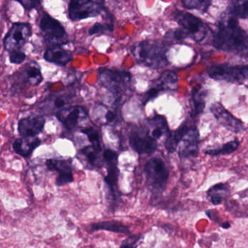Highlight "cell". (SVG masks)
<instances>
[{
  "label": "cell",
  "mask_w": 248,
  "mask_h": 248,
  "mask_svg": "<svg viewBox=\"0 0 248 248\" xmlns=\"http://www.w3.org/2000/svg\"><path fill=\"white\" fill-rule=\"evenodd\" d=\"M210 111L217 123L229 131L236 134H241L246 130L244 123L226 110L220 103L216 102L213 104L210 107Z\"/></svg>",
  "instance_id": "7c38bea8"
},
{
  "label": "cell",
  "mask_w": 248,
  "mask_h": 248,
  "mask_svg": "<svg viewBox=\"0 0 248 248\" xmlns=\"http://www.w3.org/2000/svg\"><path fill=\"white\" fill-rule=\"evenodd\" d=\"M212 0H181L184 6L187 9L197 10V11L205 12L210 4Z\"/></svg>",
  "instance_id": "f1b7e54d"
},
{
  "label": "cell",
  "mask_w": 248,
  "mask_h": 248,
  "mask_svg": "<svg viewBox=\"0 0 248 248\" xmlns=\"http://www.w3.org/2000/svg\"><path fill=\"white\" fill-rule=\"evenodd\" d=\"M132 54L140 64L152 68L166 66V47L156 41H143L135 45L131 49Z\"/></svg>",
  "instance_id": "7a4b0ae2"
},
{
  "label": "cell",
  "mask_w": 248,
  "mask_h": 248,
  "mask_svg": "<svg viewBox=\"0 0 248 248\" xmlns=\"http://www.w3.org/2000/svg\"><path fill=\"white\" fill-rule=\"evenodd\" d=\"M140 236H131L127 237L125 240L123 241L122 243L121 247L123 248H133L136 247L137 244L139 243V241L140 240Z\"/></svg>",
  "instance_id": "836d02e7"
},
{
  "label": "cell",
  "mask_w": 248,
  "mask_h": 248,
  "mask_svg": "<svg viewBox=\"0 0 248 248\" xmlns=\"http://www.w3.org/2000/svg\"><path fill=\"white\" fill-rule=\"evenodd\" d=\"M106 120L107 123H111L116 119V114L112 111H107L105 116Z\"/></svg>",
  "instance_id": "d590c367"
},
{
  "label": "cell",
  "mask_w": 248,
  "mask_h": 248,
  "mask_svg": "<svg viewBox=\"0 0 248 248\" xmlns=\"http://www.w3.org/2000/svg\"><path fill=\"white\" fill-rule=\"evenodd\" d=\"M114 30V25L113 24H100V23H95L89 30V35H95L98 33L104 32V31H112Z\"/></svg>",
  "instance_id": "4dcf8cb0"
},
{
  "label": "cell",
  "mask_w": 248,
  "mask_h": 248,
  "mask_svg": "<svg viewBox=\"0 0 248 248\" xmlns=\"http://www.w3.org/2000/svg\"><path fill=\"white\" fill-rule=\"evenodd\" d=\"M91 227L92 232L105 230L108 231V232H115V233H124V234L130 233V229H129L128 226L123 224L121 222L114 221V220L93 223L91 224Z\"/></svg>",
  "instance_id": "7402d4cb"
},
{
  "label": "cell",
  "mask_w": 248,
  "mask_h": 248,
  "mask_svg": "<svg viewBox=\"0 0 248 248\" xmlns=\"http://www.w3.org/2000/svg\"><path fill=\"white\" fill-rule=\"evenodd\" d=\"M81 132L88 137V140L91 142L92 146H93L98 150H102L101 142H100L99 133L96 129L93 127H85V128L82 129Z\"/></svg>",
  "instance_id": "f546056e"
},
{
  "label": "cell",
  "mask_w": 248,
  "mask_h": 248,
  "mask_svg": "<svg viewBox=\"0 0 248 248\" xmlns=\"http://www.w3.org/2000/svg\"><path fill=\"white\" fill-rule=\"evenodd\" d=\"M130 147L139 155H149L157 149V140L150 135L148 127L141 126L132 130L129 138Z\"/></svg>",
  "instance_id": "ba28073f"
},
{
  "label": "cell",
  "mask_w": 248,
  "mask_h": 248,
  "mask_svg": "<svg viewBox=\"0 0 248 248\" xmlns=\"http://www.w3.org/2000/svg\"><path fill=\"white\" fill-rule=\"evenodd\" d=\"M26 58L27 56L25 53L21 50L11 52V55H10V61L14 64H21L25 61Z\"/></svg>",
  "instance_id": "1f68e13d"
},
{
  "label": "cell",
  "mask_w": 248,
  "mask_h": 248,
  "mask_svg": "<svg viewBox=\"0 0 248 248\" xmlns=\"http://www.w3.org/2000/svg\"><path fill=\"white\" fill-rule=\"evenodd\" d=\"M178 78L176 74L172 71H165L155 82L154 88L159 92L165 91H173L177 88Z\"/></svg>",
  "instance_id": "ffe728a7"
},
{
  "label": "cell",
  "mask_w": 248,
  "mask_h": 248,
  "mask_svg": "<svg viewBox=\"0 0 248 248\" xmlns=\"http://www.w3.org/2000/svg\"><path fill=\"white\" fill-rule=\"evenodd\" d=\"M101 151L95 149L93 146H87L80 150L81 155L85 156L88 163L91 167L101 168L103 166V161L100 157V152Z\"/></svg>",
  "instance_id": "d4e9b609"
},
{
  "label": "cell",
  "mask_w": 248,
  "mask_h": 248,
  "mask_svg": "<svg viewBox=\"0 0 248 248\" xmlns=\"http://www.w3.org/2000/svg\"><path fill=\"white\" fill-rule=\"evenodd\" d=\"M98 82L101 86L117 95L120 100L123 93L130 88L131 75L127 72L108 69H100Z\"/></svg>",
  "instance_id": "277c9868"
},
{
  "label": "cell",
  "mask_w": 248,
  "mask_h": 248,
  "mask_svg": "<svg viewBox=\"0 0 248 248\" xmlns=\"http://www.w3.org/2000/svg\"><path fill=\"white\" fill-rule=\"evenodd\" d=\"M200 133L195 125H192L183 136L178 146V156L181 159L195 157L198 155Z\"/></svg>",
  "instance_id": "4fadbf2b"
},
{
  "label": "cell",
  "mask_w": 248,
  "mask_h": 248,
  "mask_svg": "<svg viewBox=\"0 0 248 248\" xmlns=\"http://www.w3.org/2000/svg\"><path fill=\"white\" fill-rule=\"evenodd\" d=\"M104 161L107 165V175L104 178L111 200L116 201L118 199V179L120 170L118 168V155L115 151L106 149L103 154Z\"/></svg>",
  "instance_id": "30bf717a"
},
{
  "label": "cell",
  "mask_w": 248,
  "mask_h": 248,
  "mask_svg": "<svg viewBox=\"0 0 248 248\" xmlns=\"http://www.w3.org/2000/svg\"><path fill=\"white\" fill-rule=\"evenodd\" d=\"M104 0H71L69 16L74 21L98 16L104 10Z\"/></svg>",
  "instance_id": "8992f818"
},
{
  "label": "cell",
  "mask_w": 248,
  "mask_h": 248,
  "mask_svg": "<svg viewBox=\"0 0 248 248\" xmlns=\"http://www.w3.org/2000/svg\"><path fill=\"white\" fill-rule=\"evenodd\" d=\"M20 138L13 143V149L16 153L23 157H30L37 147L41 145V140L38 138Z\"/></svg>",
  "instance_id": "ac0fdd59"
},
{
  "label": "cell",
  "mask_w": 248,
  "mask_h": 248,
  "mask_svg": "<svg viewBox=\"0 0 248 248\" xmlns=\"http://www.w3.org/2000/svg\"><path fill=\"white\" fill-rule=\"evenodd\" d=\"M213 45L216 48L226 53H241L248 48V35L239 27L237 18L231 11L220 18Z\"/></svg>",
  "instance_id": "6da1fadb"
},
{
  "label": "cell",
  "mask_w": 248,
  "mask_h": 248,
  "mask_svg": "<svg viewBox=\"0 0 248 248\" xmlns=\"http://www.w3.org/2000/svg\"><path fill=\"white\" fill-rule=\"evenodd\" d=\"M209 200L214 205H218L229 197L230 189L225 184H217L212 186L207 193Z\"/></svg>",
  "instance_id": "cb8c5ba5"
},
{
  "label": "cell",
  "mask_w": 248,
  "mask_h": 248,
  "mask_svg": "<svg viewBox=\"0 0 248 248\" xmlns=\"http://www.w3.org/2000/svg\"><path fill=\"white\" fill-rule=\"evenodd\" d=\"M68 97L59 96L54 101L55 107L57 108H62L68 104Z\"/></svg>",
  "instance_id": "e575fe53"
},
{
  "label": "cell",
  "mask_w": 248,
  "mask_h": 248,
  "mask_svg": "<svg viewBox=\"0 0 248 248\" xmlns=\"http://www.w3.org/2000/svg\"><path fill=\"white\" fill-rule=\"evenodd\" d=\"M56 116L66 129L73 130L78 127L81 118L88 117V113L83 107L75 106L60 110L56 113Z\"/></svg>",
  "instance_id": "2e32d148"
},
{
  "label": "cell",
  "mask_w": 248,
  "mask_h": 248,
  "mask_svg": "<svg viewBox=\"0 0 248 248\" xmlns=\"http://www.w3.org/2000/svg\"><path fill=\"white\" fill-rule=\"evenodd\" d=\"M46 167L50 171H56L59 173L56 178V185L62 186L74 181L72 162L66 159H50L46 161Z\"/></svg>",
  "instance_id": "5bb4252c"
},
{
  "label": "cell",
  "mask_w": 248,
  "mask_h": 248,
  "mask_svg": "<svg viewBox=\"0 0 248 248\" xmlns=\"http://www.w3.org/2000/svg\"><path fill=\"white\" fill-rule=\"evenodd\" d=\"M222 227H223V229H229V228L230 227V223H229V222H226V223H223Z\"/></svg>",
  "instance_id": "8d00e7d4"
},
{
  "label": "cell",
  "mask_w": 248,
  "mask_h": 248,
  "mask_svg": "<svg viewBox=\"0 0 248 248\" xmlns=\"http://www.w3.org/2000/svg\"><path fill=\"white\" fill-rule=\"evenodd\" d=\"M192 125H194V124L190 120H186L175 131L170 132L166 137L165 143V146L168 152L172 153L176 151L183 136Z\"/></svg>",
  "instance_id": "d6986e66"
},
{
  "label": "cell",
  "mask_w": 248,
  "mask_h": 248,
  "mask_svg": "<svg viewBox=\"0 0 248 248\" xmlns=\"http://www.w3.org/2000/svg\"><path fill=\"white\" fill-rule=\"evenodd\" d=\"M148 122L152 127V136L156 140H159L162 136H168L169 134L168 122L163 116L155 114Z\"/></svg>",
  "instance_id": "44dd1931"
},
{
  "label": "cell",
  "mask_w": 248,
  "mask_h": 248,
  "mask_svg": "<svg viewBox=\"0 0 248 248\" xmlns=\"http://www.w3.org/2000/svg\"><path fill=\"white\" fill-rule=\"evenodd\" d=\"M239 141L237 139L228 142L223 144L221 147L217 149H207L204 152L206 155H212V156H218V155H230L236 150L239 147Z\"/></svg>",
  "instance_id": "484cf974"
},
{
  "label": "cell",
  "mask_w": 248,
  "mask_h": 248,
  "mask_svg": "<svg viewBox=\"0 0 248 248\" xmlns=\"http://www.w3.org/2000/svg\"><path fill=\"white\" fill-rule=\"evenodd\" d=\"M174 21L179 24L181 28L174 32L177 40L190 37L197 43H201L207 34V27L197 17L189 13L178 11L174 14Z\"/></svg>",
  "instance_id": "3957f363"
},
{
  "label": "cell",
  "mask_w": 248,
  "mask_h": 248,
  "mask_svg": "<svg viewBox=\"0 0 248 248\" xmlns=\"http://www.w3.org/2000/svg\"><path fill=\"white\" fill-rule=\"evenodd\" d=\"M31 36L30 24L16 23L7 33L4 40V47L8 51L21 50Z\"/></svg>",
  "instance_id": "8fae6325"
},
{
  "label": "cell",
  "mask_w": 248,
  "mask_h": 248,
  "mask_svg": "<svg viewBox=\"0 0 248 248\" xmlns=\"http://www.w3.org/2000/svg\"><path fill=\"white\" fill-rule=\"evenodd\" d=\"M40 28L45 40L51 46H62L69 41L63 26L48 14H45L42 16Z\"/></svg>",
  "instance_id": "52a82bcc"
},
{
  "label": "cell",
  "mask_w": 248,
  "mask_h": 248,
  "mask_svg": "<svg viewBox=\"0 0 248 248\" xmlns=\"http://www.w3.org/2000/svg\"><path fill=\"white\" fill-rule=\"evenodd\" d=\"M146 183L152 191L159 194L165 190L169 178V170L165 162L160 158L149 159L144 167Z\"/></svg>",
  "instance_id": "5b68a950"
},
{
  "label": "cell",
  "mask_w": 248,
  "mask_h": 248,
  "mask_svg": "<svg viewBox=\"0 0 248 248\" xmlns=\"http://www.w3.org/2000/svg\"><path fill=\"white\" fill-rule=\"evenodd\" d=\"M43 78L37 65H31L26 70V81L31 86H37L43 82Z\"/></svg>",
  "instance_id": "83f0119b"
},
{
  "label": "cell",
  "mask_w": 248,
  "mask_h": 248,
  "mask_svg": "<svg viewBox=\"0 0 248 248\" xmlns=\"http://www.w3.org/2000/svg\"><path fill=\"white\" fill-rule=\"evenodd\" d=\"M45 59L50 63L59 66H66L73 58L72 53L69 50L62 47V46H52L46 50L44 55Z\"/></svg>",
  "instance_id": "e0dca14e"
},
{
  "label": "cell",
  "mask_w": 248,
  "mask_h": 248,
  "mask_svg": "<svg viewBox=\"0 0 248 248\" xmlns=\"http://www.w3.org/2000/svg\"><path fill=\"white\" fill-rule=\"evenodd\" d=\"M27 10L38 9L41 6L42 0H17Z\"/></svg>",
  "instance_id": "d6a6232c"
},
{
  "label": "cell",
  "mask_w": 248,
  "mask_h": 248,
  "mask_svg": "<svg viewBox=\"0 0 248 248\" xmlns=\"http://www.w3.org/2000/svg\"><path fill=\"white\" fill-rule=\"evenodd\" d=\"M231 12L237 18L248 19V0H232Z\"/></svg>",
  "instance_id": "4316f807"
},
{
  "label": "cell",
  "mask_w": 248,
  "mask_h": 248,
  "mask_svg": "<svg viewBox=\"0 0 248 248\" xmlns=\"http://www.w3.org/2000/svg\"><path fill=\"white\" fill-rule=\"evenodd\" d=\"M206 91L202 88H194L191 94L192 110L191 111V118H196L202 114L205 107Z\"/></svg>",
  "instance_id": "603a6c76"
},
{
  "label": "cell",
  "mask_w": 248,
  "mask_h": 248,
  "mask_svg": "<svg viewBox=\"0 0 248 248\" xmlns=\"http://www.w3.org/2000/svg\"><path fill=\"white\" fill-rule=\"evenodd\" d=\"M208 75L216 80L242 82L248 79V66L213 65L208 69Z\"/></svg>",
  "instance_id": "9c48e42d"
},
{
  "label": "cell",
  "mask_w": 248,
  "mask_h": 248,
  "mask_svg": "<svg viewBox=\"0 0 248 248\" xmlns=\"http://www.w3.org/2000/svg\"><path fill=\"white\" fill-rule=\"evenodd\" d=\"M46 120L40 115L29 116L19 120L18 130L20 136L24 138H34L44 130Z\"/></svg>",
  "instance_id": "9a60e30c"
}]
</instances>
